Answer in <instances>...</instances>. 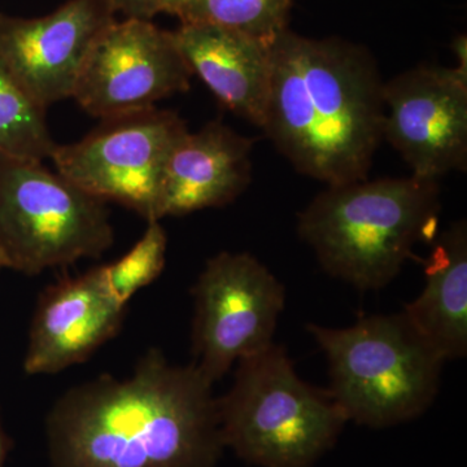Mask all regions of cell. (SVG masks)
Here are the masks:
<instances>
[{"label":"cell","mask_w":467,"mask_h":467,"mask_svg":"<svg viewBox=\"0 0 467 467\" xmlns=\"http://www.w3.org/2000/svg\"><path fill=\"white\" fill-rule=\"evenodd\" d=\"M213 384L150 348L125 379L67 389L46 418L52 467H217L225 447Z\"/></svg>","instance_id":"1"},{"label":"cell","mask_w":467,"mask_h":467,"mask_svg":"<svg viewBox=\"0 0 467 467\" xmlns=\"http://www.w3.org/2000/svg\"><path fill=\"white\" fill-rule=\"evenodd\" d=\"M383 138L411 175L438 181L467 165V73L420 67L384 82Z\"/></svg>","instance_id":"10"},{"label":"cell","mask_w":467,"mask_h":467,"mask_svg":"<svg viewBox=\"0 0 467 467\" xmlns=\"http://www.w3.org/2000/svg\"><path fill=\"white\" fill-rule=\"evenodd\" d=\"M192 0H161V8L160 12H165V14L174 15V16H180L182 14L183 9L190 5Z\"/></svg>","instance_id":"20"},{"label":"cell","mask_w":467,"mask_h":467,"mask_svg":"<svg viewBox=\"0 0 467 467\" xmlns=\"http://www.w3.org/2000/svg\"><path fill=\"white\" fill-rule=\"evenodd\" d=\"M168 236L160 221H149L140 242L116 263L98 267L101 281L116 303L128 306L138 291L152 284L167 261Z\"/></svg>","instance_id":"18"},{"label":"cell","mask_w":467,"mask_h":467,"mask_svg":"<svg viewBox=\"0 0 467 467\" xmlns=\"http://www.w3.org/2000/svg\"><path fill=\"white\" fill-rule=\"evenodd\" d=\"M125 313L98 267L50 285L36 306L24 370L29 376L57 374L81 364L116 337Z\"/></svg>","instance_id":"12"},{"label":"cell","mask_w":467,"mask_h":467,"mask_svg":"<svg viewBox=\"0 0 467 467\" xmlns=\"http://www.w3.org/2000/svg\"><path fill=\"white\" fill-rule=\"evenodd\" d=\"M383 88L365 48L285 29L272 45L261 129L306 177L327 186L367 180L384 140Z\"/></svg>","instance_id":"2"},{"label":"cell","mask_w":467,"mask_h":467,"mask_svg":"<svg viewBox=\"0 0 467 467\" xmlns=\"http://www.w3.org/2000/svg\"><path fill=\"white\" fill-rule=\"evenodd\" d=\"M192 76L173 32L126 18L95 43L72 98L106 119L155 109L159 100L189 90Z\"/></svg>","instance_id":"9"},{"label":"cell","mask_w":467,"mask_h":467,"mask_svg":"<svg viewBox=\"0 0 467 467\" xmlns=\"http://www.w3.org/2000/svg\"><path fill=\"white\" fill-rule=\"evenodd\" d=\"M193 362L212 382L273 342L285 290L264 264L244 252H221L193 287Z\"/></svg>","instance_id":"8"},{"label":"cell","mask_w":467,"mask_h":467,"mask_svg":"<svg viewBox=\"0 0 467 467\" xmlns=\"http://www.w3.org/2000/svg\"><path fill=\"white\" fill-rule=\"evenodd\" d=\"M12 442L9 441L8 435L5 434V427H3L2 418H0V467L5 466L8 451L11 450Z\"/></svg>","instance_id":"22"},{"label":"cell","mask_w":467,"mask_h":467,"mask_svg":"<svg viewBox=\"0 0 467 467\" xmlns=\"http://www.w3.org/2000/svg\"><path fill=\"white\" fill-rule=\"evenodd\" d=\"M5 267H7V263H5V254L0 250V270L5 269Z\"/></svg>","instance_id":"23"},{"label":"cell","mask_w":467,"mask_h":467,"mask_svg":"<svg viewBox=\"0 0 467 467\" xmlns=\"http://www.w3.org/2000/svg\"><path fill=\"white\" fill-rule=\"evenodd\" d=\"M113 244L106 202L41 161L0 156V250L8 269L39 275Z\"/></svg>","instance_id":"6"},{"label":"cell","mask_w":467,"mask_h":467,"mask_svg":"<svg viewBox=\"0 0 467 467\" xmlns=\"http://www.w3.org/2000/svg\"><path fill=\"white\" fill-rule=\"evenodd\" d=\"M422 294L402 315L445 362L467 353V225L457 221L434 241L423 261Z\"/></svg>","instance_id":"15"},{"label":"cell","mask_w":467,"mask_h":467,"mask_svg":"<svg viewBox=\"0 0 467 467\" xmlns=\"http://www.w3.org/2000/svg\"><path fill=\"white\" fill-rule=\"evenodd\" d=\"M438 181L383 178L327 186L299 214L297 233L334 278L361 291L391 284L416 244L434 242Z\"/></svg>","instance_id":"3"},{"label":"cell","mask_w":467,"mask_h":467,"mask_svg":"<svg viewBox=\"0 0 467 467\" xmlns=\"http://www.w3.org/2000/svg\"><path fill=\"white\" fill-rule=\"evenodd\" d=\"M45 112L0 57V156L41 162L51 159L57 144Z\"/></svg>","instance_id":"16"},{"label":"cell","mask_w":467,"mask_h":467,"mask_svg":"<svg viewBox=\"0 0 467 467\" xmlns=\"http://www.w3.org/2000/svg\"><path fill=\"white\" fill-rule=\"evenodd\" d=\"M116 12H121L126 18L150 20L160 14L161 0H109Z\"/></svg>","instance_id":"19"},{"label":"cell","mask_w":467,"mask_h":467,"mask_svg":"<svg viewBox=\"0 0 467 467\" xmlns=\"http://www.w3.org/2000/svg\"><path fill=\"white\" fill-rule=\"evenodd\" d=\"M291 5L292 0H192L178 18L226 27L272 46L287 29Z\"/></svg>","instance_id":"17"},{"label":"cell","mask_w":467,"mask_h":467,"mask_svg":"<svg viewBox=\"0 0 467 467\" xmlns=\"http://www.w3.org/2000/svg\"><path fill=\"white\" fill-rule=\"evenodd\" d=\"M116 14L109 0H69L47 16L0 15V57L47 109L73 97L88 55Z\"/></svg>","instance_id":"11"},{"label":"cell","mask_w":467,"mask_h":467,"mask_svg":"<svg viewBox=\"0 0 467 467\" xmlns=\"http://www.w3.org/2000/svg\"><path fill=\"white\" fill-rule=\"evenodd\" d=\"M453 50L456 51L457 57H459V66L456 67L460 72L467 73V63H466V38L465 36H460L456 39L453 45Z\"/></svg>","instance_id":"21"},{"label":"cell","mask_w":467,"mask_h":467,"mask_svg":"<svg viewBox=\"0 0 467 467\" xmlns=\"http://www.w3.org/2000/svg\"><path fill=\"white\" fill-rule=\"evenodd\" d=\"M217 404L223 447L257 467H313L348 422L328 389L304 382L275 343L238 362Z\"/></svg>","instance_id":"4"},{"label":"cell","mask_w":467,"mask_h":467,"mask_svg":"<svg viewBox=\"0 0 467 467\" xmlns=\"http://www.w3.org/2000/svg\"><path fill=\"white\" fill-rule=\"evenodd\" d=\"M187 131L177 113L150 109L103 119L84 140L57 146V173L103 202H115L144 220H161L165 164Z\"/></svg>","instance_id":"7"},{"label":"cell","mask_w":467,"mask_h":467,"mask_svg":"<svg viewBox=\"0 0 467 467\" xmlns=\"http://www.w3.org/2000/svg\"><path fill=\"white\" fill-rule=\"evenodd\" d=\"M306 328L327 358L328 392L347 420L387 429L416 420L434 404L445 361L402 312L368 316L346 328Z\"/></svg>","instance_id":"5"},{"label":"cell","mask_w":467,"mask_h":467,"mask_svg":"<svg viewBox=\"0 0 467 467\" xmlns=\"http://www.w3.org/2000/svg\"><path fill=\"white\" fill-rule=\"evenodd\" d=\"M254 140L221 121L175 143L162 177L161 216H186L235 201L251 182Z\"/></svg>","instance_id":"13"},{"label":"cell","mask_w":467,"mask_h":467,"mask_svg":"<svg viewBox=\"0 0 467 467\" xmlns=\"http://www.w3.org/2000/svg\"><path fill=\"white\" fill-rule=\"evenodd\" d=\"M173 36L192 75L207 85L218 101L234 115L263 128L272 77V46L209 24H181Z\"/></svg>","instance_id":"14"}]
</instances>
